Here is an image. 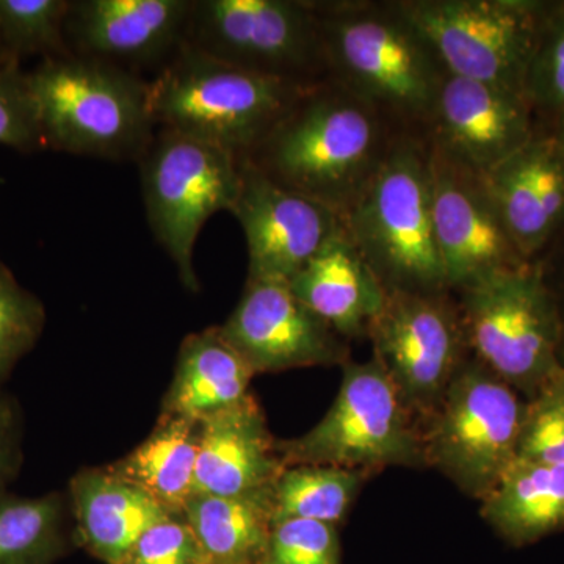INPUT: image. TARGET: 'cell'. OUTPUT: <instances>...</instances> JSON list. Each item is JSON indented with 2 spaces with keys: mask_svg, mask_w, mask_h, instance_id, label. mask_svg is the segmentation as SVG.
Segmentation results:
<instances>
[{
  "mask_svg": "<svg viewBox=\"0 0 564 564\" xmlns=\"http://www.w3.org/2000/svg\"><path fill=\"white\" fill-rule=\"evenodd\" d=\"M402 132L372 104L328 77L304 88L243 161L344 218Z\"/></svg>",
  "mask_w": 564,
  "mask_h": 564,
  "instance_id": "cell-1",
  "label": "cell"
},
{
  "mask_svg": "<svg viewBox=\"0 0 564 564\" xmlns=\"http://www.w3.org/2000/svg\"><path fill=\"white\" fill-rule=\"evenodd\" d=\"M329 79L422 132L447 70L399 0H317Z\"/></svg>",
  "mask_w": 564,
  "mask_h": 564,
  "instance_id": "cell-2",
  "label": "cell"
},
{
  "mask_svg": "<svg viewBox=\"0 0 564 564\" xmlns=\"http://www.w3.org/2000/svg\"><path fill=\"white\" fill-rule=\"evenodd\" d=\"M44 150L137 162L158 131L139 74L66 54L28 70Z\"/></svg>",
  "mask_w": 564,
  "mask_h": 564,
  "instance_id": "cell-3",
  "label": "cell"
},
{
  "mask_svg": "<svg viewBox=\"0 0 564 564\" xmlns=\"http://www.w3.org/2000/svg\"><path fill=\"white\" fill-rule=\"evenodd\" d=\"M343 223L386 292L448 291L434 231L430 151L422 132H402L393 140Z\"/></svg>",
  "mask_w": 564,
  "mask_h": 564,
  "instance_id": "cell-4",
  "label": "cell"
},
{
  "mask_svg": "<svg viewBox=\"0 0 564 564\" xmlns=\"http://www.w3.org/2000/svg\"><path fill=\"white\" fill-rule=\"evenodd\" d=\"M304 88L237 68L184 43L148 80V102L158 128L243 159L269 135Z\"/></svg>",
  "mask_w": 564,
  "mask_h": 564,
  "instance_id": "cell-5",
  "label": "cell"
},
{
  "mask_svg": "<svg viewBox=\"0 0 564 564\" xmlns=\"http://www.w3.org/2000/svg\"><path fill=\"white\" fill-rule=\"evenodd\" d=\"M452 293L469 350L511 388L534 395L563 367L558 311L533 262Z\"/></svg>",
  "mask_w": 564,
  "mask_h": 564,
  "instance_id": "cell-6",
  "label": "cell"
},
{
  "mask_svg": "<svg viewBox=\"0 0 564 564\" xmlns=\"http://www.w3.org/2000/svg\"><path fill=\"white\" fill-rule=\"evenodd\" d=\"M137 163L152 236L176 265L185 289L198 292L196 240L212 215L231 210L240 185L239 159L215 144L158 128Z\"/></svg>",
  "mask_w": 564,
  "mask_h": 564,
  "instance_id": "cell-7",
  "label": "cell"
},
{
  "mask_svg": "<svg viewBox=\"0 0 564 564\" xmlns=\"http://www.w3.org/2000/svg\"><path fill=\"white\" fill-rule=\"evenodd\" d=\"M525 406L475 356H467L422 436L423 459L467 496L484 500L518 458Z\"/></svg>",
  "mask_w": 564,
  "mask_h": 564,
  "instance_id": "cell-8",
  "label": "cell"
},
{
  "mask_svg": "<svg viewBox=\"0 0 564 564\" xmlns=\"http://www.w3.org/2000/svg\"><path fill=\"white\" fill-rule=\"evenodd\" d=\"M278 454L285 467L314 464L362 474L423 459L413 413L375 358L345 362L328 413L304 436L278 444Z\"/></svg>",
  "mask_w": 564,
  "mask_h": 564,
  "instance_id": "cell-9",
  "label": "cell"
},
{
  "mask_svg": "<svg viewBox=\"0 0 564 564\" xmlns=\"http://www.w3.org/2000/svg\"><path fill=\"white\" fill-rule=\"evenodd\" d=\"M185 43L289 84L328 79L317 0H193Z\"/></svg>",
  "mask_w": 564,
  "mask_h": 564,
  "instance_id": "cell-10",
  "label": "cell"
},
{
  "mask_svg": "<svg viewBox=\"0 0 564 564\" xmlns=\"http://www.w3.org/2000/svg\"><path fill=\"white\" fill-rule=\"evenodd\" d=\"M552 0H399L448 74L524 96ZM525 98V96H524Z\"/></svg>",
  "mask_w": 564,
  "mask_h": 564,
  "instance_id": "cell-11",
  "label": "cell"
},
{
  "mask_svg": "<svg viewBox=\"0 0 564 564\" xmlns=\"http://www.w3.org/2000/svg\"><path fill=\"white\" fill-rule=\"evenodd\" d=\"M367 336L408 410L423 415L436 410L470 351L451 291L386 292Z\"/></svg>",
  "mask_w": 564,
  "mask_h": 564,
  "instance_id": "cell-12",
  "label": "cell"
},
{
  "mask_svg": "<svg viewBox=\"0 0 564 564\" xmlns=\"http://www.w3.org/2000/svg\"><path fill=\"white\" fill-rule=\"evenodd\" d=\"M429 151L434 231L448 291L532 263L511 242L485 176L430 144Z\"/></svg>",
  "mask_w": 564,
  "mask_h": 564,
  "instance_id": "cell-13",
  "label": "cell"
},
{
  "mask_svg": "<svg viewBox=\"0 0 564 564\" xmlns=\"http://www.w3.org/2000/svg\"><path fill=\"white\" fill-rule=\"evenodd\" d=\"M240 185L231 214L248 250V280L285 281L336 234L343 218L323 204L288 191L239 159Z\"/></svg>",
  "mask_w": 564,
  "mask_h": 564,
  "instance_id": "cell-14",
  "label": "cell"
},
{
  "mask_svg": "<svg viewBox=\"0 0 564 564\" xmlns=\"http://www.w3.org/2000/svg\"><path fill=\"white\" fill-rule=\"evenodd\" d=\"M538 133L524 96L445 74L423 137L448 159L486 176Z\"/></svg>",
  "mask_w": 564,
  "mask_h": 564,
  "instance_id": "cell-15",
  "label": "cell"
},
{
  "mask_svg": "<svg viewBox=\"0 0 564 564\" xmlns=\"http://www.w3.org/2000/svg\"><path fill=\"white\" fill-rule=\"evenodd\" d=\"M218 328L254 373L347 362L343 337L285 281L247 280L242 299Z\"/></svg>",
  "mask_w": 564,
  "mask_h": 564,
  "instance_id": "cell-16",
  "label": "cell"
},
{
  "mask_svg": "<svg viewBox=\"0 0 564 564\" xmlns=\"http://www.w3.org/2000/svg\"><path fill=\"white\" fill-rule=\"evenodd\" d=\"M192 9L193 0H70L66 43L139 76L158 73L185 43Z\"/></svg>",
  "mask_w": 564,
  "mask_h": 564,
  "instance_id": "cell-17",
  "label": "cell"
},
{
  "mask_svg": "<svg viewBox=\"0 0 564 564\" xmlns=\"http://www.w3.org/2000/svg\"><path fill=\"white\" fill-rule=\"evenodd\" d=\"M511 242L533 262L564 234V159L547 132L485 176Z\"/></svg>",
  "mask_w": 564,
  "mask_h": 564,
  "instance_id": "cell-18",
  "label": "cell"
},
{
  "mask_svg": "<svg viewBox=\"0 0 564 564\" xmlns=\"http://www.w3.org/2000/svg\"><path fill=\"white\" fill-rule=\"evenodd\" d=\"M284 469L278 444L252 395L199 421L193 496L269 491Z\"/></svg>",
  "mask_w": 564,
  "mask_h": 564,
  "instance_id": "cell-19",
  "label": "cell"
},
{
  "mask_svg": "<svg viewBox=\"0 0 564 564\" xmlns=\"http://www.w3.org/2000/svg\"><path fill=\"white\" fill-rule=\"evenodd\" d=\"M289 285L340 337L367 336L386 300L383 284L345 228L293 274Z\"/></svg>",
  "mask_w": 564,
  "mask_h": 564,
  "instance_id": "cell-20",
  "label": "cell"
},
{
  "mask_svg": "<svg viewBox=\"0 0 564 564\" xmlns=\"http://www.w3.org/2000/svg\"><path fill=\"white\" fill-rule=\"evenodd\" d=\"M70 500L80 540L107 564H120L141 534L174 516L109 469L77 474L70 481Z\"/></svg>",
  "mask_w": 564,
  "mask_h": 564,
  "instance_id": "cell-21",
  "label": "cell"
},
{
  "mask_svg": "<svg viewBox=\"0 0 564 564\" xmlns=\"http://www.w3.org/2000/svg\"><path fill=\"white\" fill-rule=\"evenodd\" d=\"M254 375L218 326L191 334L182 343L163 414L203 421L251 395Z\"/></svg>",
  "mask_w": 564,
  "mask_h": 564,
  "instance_id": "cell-22",
  "label": "cell"
},
{
  "mask_svg": "<svg viewBox=\"0 0 564 564\" xmlns=\"http://www.w3.org/2000/svg\"><path fill=\"white\" fill-rule=\"evenodd\" d=\"M481 516L522 544L564 527V464L516 458L488 496Z\"/></svg>",
  "mask_w": 564,
  "mask_h": 564,
  "instance_id": "cell-23",
  "label": "cell"
},
{
  "mask_svg": "<svg viewBox=\"0 0 564 564\" xmlns=\"http://www.w3.org/2000/svg\"><path fill=\"white\" fill-rule=\"evenodd\" d=\"M198 441L199 422L163 414L144 443L107 469L150 494L170 514L182 516L195 486Z\"/></svg>",
  "mask_w": 564,
  "mask_h": 564,
  "instance_id": "cell-24",
  "label": "cell"
},
{
  "mask_svg": "<svg viewBox=\"0 0 564 564\" xmlns=\"http://www.w3.org/2000/svg\"><path fill=\"white\" fill-rule=\"evenodd\" d=\"M182 518L207 564H261L272 530V489L236 497L192 496Z\"/></svg>",
  "mask_w": 564,
  "mask_h": 564,
  "instance_id": "cell-25",
  "label": "cell"
},
{
  "mask_svg": "<svg viewBox=\"0 0 564 564\" xmlns=\"http://www.w3.org/2000/svg\"><path fill=\"white\" fill-rule=\"evenodd\" d=\"M66 502L61 494L0 492V564H52L65 549Z\"/></svg>",
  "mask_w": 564,
  "mask_h": 564,
  "instance_id": "cell-26",
  "label": "cell"
},
{
  "mask_svg": "<svg viewBox=\"0 0 564 564\" xmlns=\"http://www.w3.org/2000/svg\"><path fill=\"white\" fill-rule=\"evenodd\" d=\"M364 477L343 467L288 466L272 486L273 521L307 519L336 525L350 511Z\"/></svg>",
  "mask_w": 564,
  "mask_h": 564,
  "instance_id": "cell-27",
  "label": "cell"
},
{
  "mask_svg": "<svg viewBox=\"0 0 564 564\" xmlns=\"http://www.w3.org/2000/svg\"><path fill=\"white\" fill-rule=\"evenodd\" d=\"M70 0H0V46L10 61L70 54L66 18Z\"/></svg>",
  "mask_w": 564,
  "mask_h": 564,
  "instance_id": "cell-28",
  "label": "cell"
},
{
  "mask_svg": "<svg viewBox=\"0 0 564 564\" xmlns=\"http://www.w3.org/2000/svg\"><path fill=\"white\" fill-rule=\"evenodd\" d=\"M538 131L564 120V0H552L524 85Z\"/></svg>",
  "mask_w": 564,
  "mask_h": 564,
  "instance_id": "cell-29",
  "label": "cell"
},
{
  "mask_svg": "<svg viewBox=\"0 0 564 564\" xmlns=\"http://www.w3.org/2000/svg\"><path fill=\"white\" fill-rule=\"evenodd\" d=\"M46 311L0 259V381L39 343Z\"/></svg>",
  "mask_w": 564,
  "mask_h": 564,
  "instance_id": "cell-30",
  "label": "cell"
},
{
  "mask_svg": "<svg viewBox=\"0 0 564 564\" xmlns=\"http://www.w3.org/2000/svg\"><path fill=\"white\" fill-rule=\"evenodd\" d=\"M518 458L564 464V366L525 406Z\"/></svg>",
  "mask_w": 564,
  "mask_h": 564,
  "instance_id": "cell-31",
  "label": "cell"
},
{
  "mask_svg": "<svg viewBox=\"0 0 564 564\" xmlns=\"http://www.w3.org/2000/svg\"><path fill=\"white\" fill-rule=\"evenodd\" d=\"M336 525L307 519L272 522L261 564H339Z\"/></svg>",
  "mask_w": 564,
  "mask_h": 564,
  "instance_id": "cell-32",
  "label": "cell"
},
{
  "mask_svg": "<svg viewBox=\"0 0 564 564\" xmlns=\"http://www.w3.org/2000/svg\"><path fill=\"white\" fill-rule=\"evenodd\" d=\"M0 147L20 152L44 150L28 70L21 63H0Z\"/></svg>",
  "mask_w": 564,
  "mask_h": 564,
  "instance_id": "cell-33",
  "label": "cell"
},
{
  "mask_svg": "<svg viewBox=\"0 0 564 564\" xmlns=\"http://www.w3.org/2000/svg\"><path fill=\"white\" fill-rule=\"evenodd\" d=\"M120 564H207L192 527L170 516L141 534Z\"/></svg>",
  "mask_w": 564,
  "mask_h": 564,
  "instance_id": "cell-34",
  "label": "cell"
},
{
  "mask_svg": "<svg viewBox=\"0 0 564 564\" xmlns=\"http://www.w3.org/2000/svg\"><path fill=\"white\" fill-rule=\"evenodd\" d=\"M20 434L17 408L0 392V492L7 491V485L20 466Z\"/></svg>",
  "mask_w": 564,
  "mask_h": 564,
  "instance_id": "cell-35",
  "label": "cell"
},
{
  "mask_svg": "<svg viewBox=\"0 0 564 564\" xmlns=\"http://www.w3.org/2000/svg\"><path fill=\"white\" fill-rule=\"evenodd\" d=\"M549 135L552 137V140L555 141V147L558 148L560 154L564 159V120L556 122L554 128L545 131Z\"/></svg>",
  "mask_w": 564,
  "mask_h": 564,
  "instance_id": "cell-36",
  "label": "cell"
},
{
  "mask_svg": "<svg viewBox=\"0 0 564 564\" xmlns=\"http://www.w3.org/2000/svg\"><path fill=\"white\" fill-rule=\"evenodd\" d=\"M554 247H558V248H562V250H564V234H562V236L558 237V239L555 240L554 243ZM551 245V247H552Z\"/></svg>",
  "mask_w": 564,
  "mask_h": 564,
  "instance_id": "cell-37",
  "label": "cell"
},
{
  "mask_svg": "<svg viewBox=\"0 0 564 564\" xmlns=\"http://www.w3.org/2000/svg\"><path fill=\"white\" fill-rule=\"evenodd\" d=\"M6 62H13V61H10V58L7 57L6 52H3L2 46H0V63H6Z\"/></svg>",
  "mask_w": 564,
  "mask_h": 564,
  "instance_id": "cell-38",
  "label": "cell"
}]
</instances>
